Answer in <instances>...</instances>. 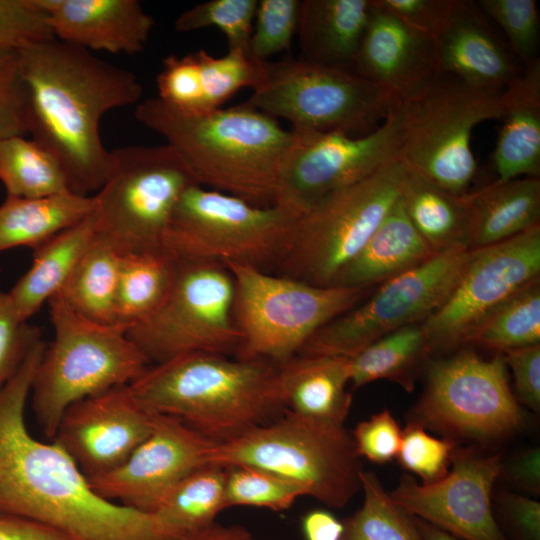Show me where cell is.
Segmentation results:
<instances>
[{
  "label": "cell",
  "instance_id": "cell-1",
  "mask_svg": "<svg viewBox=\"0 0 540 540\" xmlns=\"http://www.w3.org/2000/svg\"><path fill=\"white\" fill-rule=\"evenodd\" d=\"M45 347L38 337L0 390V515L76 540H174L153 513L101 497L58 443L29 433L25 406Z\"/></svg>",
  "mask_w": 540,
  "mask_h": 540
},
{
  "label": "cell",
  "instance_id": "cell-2",
  "mask_svg": "<svg viewBox=\"0 0 540 540\" xmlns=\"http://www.w3.org/2000/svg\"><path fill=\"white\" fill-rule=\"evenodd\" d=\"M19 57L27 133L57 159L70 191L90 196L112 166L100 121L110 110L139 103L142 84L133 72L56 38Z\"/></svg>",
  "mask_w": 540,
  "mask_h": 540
},
{
  "label": "cell",
  "instance_id": "cell-3",
  "mask_svg": "<svg viewBox=\"0 0 540 540\" xmlns=\"http://www.w3.org/2000/svg\"><path fill=\"white\" fill-rule=\"evenodd\" d=\"M135 118L161 135L194 182L256 206L275 204L282 157L291 130L243 105L188 116L157 97L140 101Z\"/></svg>",
  "mask_w": 540,
  "mask_h": 540
},
{
  "label": "cell",
  "instance_id": "cell-4",
  "mask_svg": "<svg viewBox=\"0 0 540 540\" xmlns=\"http://www.w3.org/2000/svg\"><path fill=\"white\" fill-rule=\"evenodd\" d=\"M131 390L155 414L176 417L216 443L284 410L278 364L193 352L150 364Z\"/></svg>",
  "mask_w": 540,
  "mask_h": 540
},
{
  "label": "cell",
  "instance_id": "cell-5",
  "mask_svg": "<svg viewBox=\"0 0 540 540\" xmlns=\"http://www.w3.org/2000/svg\"><path fill=\"white\" fill-rule=\"evenodd\" d=\"M207 464L251 467L300 484L306 496L344 507L361 489L363 470L344 426L301 417L287 409L274 420L215 443Z\"/></svg>",
  "mask_w": 540,
  "mask_h": 540
},
{
  "label": "cell",
  "instance_id": "cell-6",
  "mask_svg": "<svg viewBox=\"0 0 540 540\" xmlns=\"http://www.w3.org/2000/svg\"><path fill=\"white\" fill-rule=\"evenodd\" d=\"M48 303L54 338L46 344L30 396L39 426L53 439L69 406L130 384L150 362L127 337L126 329L86 319L59 294Z\"/></svg>",
  "mask_w": 540,
  "mask_h": 540
},
{
  "label": "cell",
  "instance_id": "cell-7",
  "mask_svg": "<svg viewBox=\"0 0 540 540\" xmlns=\"http://www.w3.org/2000/svg\"><path fill=\"white\" fill-rule=\"evenodd\" d=\"M233 316L241 334L236 358L281 364L323 325L355 307L376 286H317L248 265L228 263Z\"/></svg>",
  "mask_w": 540,
  "mask_h": 540
},
{
  "label": "cell",
  "instance_id": "cell-8",
  "mask_svg": "<svg viewBox=\"0 0 540 540\" xmlns=\"http://www.w3.org/2000/svg\"><path fill=\"white\" fill-rule=\"evenodd\" d=\"M502 92L479 89L455 76L439 74L399 102L400 159L411 172L445 191L469 193L477 169L472 132L483 121L501 119Z\"/></svg>",
  "mask_w": 540,
  "mask_h": 540
},
{
  "label": "cell",
  "instance_id": "cell-9",
  "mask_svg": "<svg viewBox=\"0 0 540 540\" xmlns=\"http://www.w3.org/2000/svg\"><path fill=\"white\" fill-rule=\"evenodd\" d=\"M407 173L399 158L295 218L280 275L332 286L399 199Z\"/></svg>",
  "mask_w": 540,
  "mask_h": 540
},
{
  "label": "cell",
  "instance_id": "cell-10",
  "mask_svg": "<svg viewBox=\"0 0 540 540\" xmlns=\"http://www.w3.org/2000/svg\"><path fill=\"white\" fill-rule=\"evenodd\" d=\"M399 99L353 71L286 58L266 63L265 75L242 104L283 118L293 130L369 133Z\"/></svg>",
  "mask_w": 540,
  "mask_h": 540
},
{
  "label": "cell",
  "instance_id": "cell-11",
  "mask_svg": "<svg viewBox=\"0 0 540 540\" xmlns=\"http://www.w3.org/2000/svg\"><path fill=\"white\" fill-rule=\"evenodd\" d=\"M295 217L193 184L180 196L162 248L176 261L237 263L265 270L283 257Z\"/></svg>",
  "mask_w": 540,
  "mask_h": 540
},
{
  "label": "cell",
  "instance_id": "cell-12",
  "mask_svg": "<svg viewBox=\"0 0 540 540\" xmlns=\"http://www.w3.org/2000/svg\"><path fill=\"white\" fill-rule=\"evenodd\" d=\"M111 153L109 175L93 195L96 234L122 255L162 251L175 206L196 183L167 144L130 145Z\"/></svg>",
  "mask_w": 540,
  "mask_h": 540
},
{
  "label": "cell",
  "instance_id": "cell-13",
  "mask_svg": "<svg viewBox=\"0 0 540 540\" xmlns=\"http://www.w3.org/2000/svg\"><path fill=\"white\" fill-rule=\"evenodd\" d=\"M414 422L454 441L506 439L525 426L502 355L485 359L471 349L431 362Z\"/></svg>",
  "mask_w": 540,
  "mask_h": 540
},
{
  "label": "cell",
  "instance_id": "cell-14",
  "mask_svg": "<svg viewBox=\"0 0 540 540\" xmlns=\"http://www.w3.org/2000/svg\"><path fill=\"white\" fill-rule=\"evenodd\" d=\"M176 262L166 298L150 316L130 327L127 337L150 364L193 352L236 354L241 334L233 316L231 273L217 263Z\"/></svg>",
  "mask_w": 540,
  "mask_h": 540
},
{
  "label": "cell",
  "instance_id": "cell-15",
  "mask_svg": "<svg viewBox=\"0 0 540 540\" xmlns=\"http://www.w3.org/2000/svg\"><path fill=\"white\" fill-rule=\"evenodd\" d=\"M469 252L466 246L440 252L376 286L355 307L319 328L297 355L352 359L378 339L424 323L453 291Z\"/></svg>",
  "mask_w": 540,
  "mask_h": 540
},
{
  "label": "cell",
  "instance_id": "cell-16",
  "mask_svg": "<svg viewBox=\"0 0 540 540\" xmlns=\"http://www.w3.org/2000/svg\"><path fill=\"white\" fill-rule=\"evenodd\" d=\"M291 134L274 205L297 218L328 195L400 158L399 104L377 128L363 135L293 129Z\"/></svg>",
  "mask_w": 540,
  "mask_h": 540
},
{
  "label": "cell",
  "instance_id": "cell-17",
  "mask_svg": "<svg viewBox=\"0 0 540 540\" xmlns=\"http://www.w3.org/2000/svg\"><path fill=\"white\" fill-rule=\"evenodd\" d=\"M540 278V226L470 250L453 291L424 323L430 354L463 348L501 304Z\"/></svg>",
  "mask_w": 540,
  "mask_h": 540
},
{
  "label": "cell",
  "instance_id": "cell-18",
  "mask_svg": "<svg viewBox=\"0 0 540 540\" xmlns=\"http://www.w3.org/2000/svg\"><path fill=\"white\" fill-rule=\"evenodd\" d=\"M501 463L500 453L456 446L452 468L445 477L420 484L406 476L389 495L414 517L459 540H507L492 506Z\"/></svg>",
  "mask_w": 540,
  "mask_h": 540
},
{
  "label": "cell",
  "instance_id": "cell-19",
  "mask_svg": "<svg viewBox=\"0 0 540 540\" xmlns=\"http://www.w3.org/2000/svg\"><path fill=\"white\" fill-rule=\"evenodd\" d=\"M215 443L176 417L156 414L149 435L123 463L87 479L101 497L153 513L185 477L208 465Z\"/></svg>",
  "mask_w": 540,
  "mask_h": 540
},
{
  "label": "cell",
  "instance_id": "cell-20",
  "mask_svg": "<svg viewBox=\"0 0 540 540\" xmlns=\"http://www.w3.org/2000/svg\"><path fill=\"white\" fill-rule=\"evenodd\" d=\"M155 413L129 384L86 397L64 412L53 441L75 461L86 478L123 463L152 430Z\"/></svg>",
  "mask_w": 540,
  "mask_h": 540
},
{
  "label": "cell",
  "instance_id": "cell-21",
  "mask_svg": "<svg viewBox=\"0 0 540 540\" xmlns=\"http://www.w3.org/2000/svg\"><path fill=\"white\" fill-rule=\"evenodd\" d=\"M434 42L439 73L479 89L502 92L523 67L475 1L455 0Z\"/></svg>",
  "mask_w": 540,
  "mask_h": 540
},
{
  "label": "cell",
  "instance_id": "cell-22",
  "mask_svg": "<svg viewBox=\"0 0 540 540\" xmlns=\"http://www.w3.org/2000/svg\"><path fill=\"white\" fill-rule=\"evenodd\" d=\"M350 70L391 91L399 101L427 86L440 73L434 40L373 5Z\"/></svg>",
  "mask_w": 540,
  "mask_h": 540
},
{
  "label": "cell",
  "instance_id": "cell-23",
  "mask_svg": "<svg viewBox=\"0 0 540 540\" xmlns=\"http://www.w3.org/2000/svg\"><path fill=\"white\" fill-rule=\"evenodd\" d=\"M56 39L91 52H142L154 18L137 0H39Z\"/></svg>",
  "mask_w": 540,
  "mask_h": 540
},
{
  "label": "cell",
  "instance_id": "cell-24",
  "mask_svg": "<svg viewBox=\"0 0 540 540\" xmlns=\"http://www.w3.org/2000/svg\"><path fill=\"white\" fill-rule=\"evenodd\" d=\"M504 123L492 156L502 183L540 176V61L523 66L502 92Z\"/></svg>",
  "mask_w": 540,
  "mask_h": 540
},
{
  "label": "cell",
  "instance_id": "cell-25",
  "mask_svg": "<svg viewBox=\"0 0 540 540\" xmlns=\"http://www.w3.org/2000/svg\"><path fill=\"white\" fill-rule=\"evenodd\" d=\"M351 360L296 355L278 364V384L285 409L307 419L344 426L352 405Z\"/></svg>",
  "mask_w": 540,
  "mask_h": 540
},
{
  "label": "cell",
  "instance_id": "cell-26",
  "mask_svg": "<svg viewBox=\"0 0 540 540\" xmlns=\"http://www.w3.org/2000/svg\"><path fill=\"white\" fill-rule=\"evenodd\" d=\"M372 9L371 0L300 1L297 34L302 58L350 70Z\"/></svg>",
  "mask_w": 540,
  "mask_h": 540
},
{
  "label": "cell",
  "instance_id": "cell-27",
  "mask_svg": "<svg viewBox=\"0 0 540 540\" xmlns=\"http://www.w3.org/2000/svg\"><path fill=\"white\" fill-rule=\"evenodd\" d=\"M436 254L411 223L399 197L332 286H378L421 265Z\"/></svg>",
  "mask_w": 540,
  "mask_h": 540
},
{
  "label": "cell",
  "instance_id": "cell-28",
  "mask_svg": "<svg viewBox=\"0 0 540 540\" xmlns=\"http://www.w3.org/2000/svg\"><path fill=\"white\" fill-rule=\"evenodd\" d=\"M95 234L91 213L34 248L30 268L8 292L21 319L27 321L63 289Z\"/></svg>",
  "mask_w": 540,
  "mask_h": 540
},
{
  "label": "cell",
  "instance_id": "cell-29",
  "mask_svg": "<svg viewBox=\"0 0 540 540\" xmlns=\"http://www.w3.org/2000/svg\"><path fill=\"white\" fill-rule=\"evenodd\" d=\"M471 195L469 250L504 241L540 226L539 177L491 182Z\"/></svg>",
  "mask_w": 540,
  "mask_h": 540
},
{
  "label": "cell",
  "instance_id": "cell-30",
  "mask_svg": "<svg viewBox=\"0 0 540 540\" xmlns=\"http://www.w3.org/2000/svg\"><path fill=\"white\" fill-rule=\"evenodd\" d=\"M93 207V196L72 191L39 198L7 195L0 205V252L34 249L85 219Z\"/></svg>",
  "mask_w": 540,
  "mask_h": 540
},
{
  "label": "cell",
  "instance_id": "cell-31",
  "mask_svg": "<svg viewBox=\"0 0 540 540\" xmlns=\"http://www.w3.org/2000/svg\"><path fill=\"white\" fill-rule=\"evenodd\" d=\"M400 199L411 223L433 251L467 247L472 219L471 192L452 194L408 169Z\"/></svg>",
  "mask_w": 540,
  "mask_h": 540
},
{
  "label": "cell",
  "instance_id": "cell-32",
  "mask_svg": "<svg viewBox=\"0 0 540 540\" xmlns=\"http://www.w3.org/2000/svg\"><path fill=\"white\" fill-rule=\"evenodd\" d=\"M121 258L122 254L109 241L95 234L58 294L86 319L104 325L114 324Z\"/></svg>",
  "mask_w": 540,
  "mask_h": 540
},
{
  "label": "cell",
  "instance_id": "cell-33",
  "mask_svg": "<svg viewBox=\"0 0 540 540\" xmlns=\"http://www.w3.org/2000/svg\"><path fill=\"white\" fill-rule=\"evenodd\" d=\"M431 356L422 323L400 328L369 345L351 360L353 389L387 379L412 392L425 361Z\"/></svg>",
  "mask_w": 540,
  "mask_h": 540
},
{
  "label": "cell",
  "instance_id": "cell-34",
  "mask_svg": "<svg viewBox=\"0 0 540 540\" xmlns=\"http://www.w3.org/2000/svg\"><path fill=\"white\" fill-rule=\"evenodd\" d=\"M176 264L163 250L122 255L114 324L127 331L150 316L166 298Z\"/></svg>",
  "mask_w": 540,
  "mask_h": 540
},
{
  "label": "cell",
  "instance_id": "cell-35",
  "mask_svg": "<svg viewBox=\"0 0 540 540\" xmlns=\"http://www.w3.org/2000/svg\"><path fill=\"white\" fill-rule=\"evenodd\" d=\"M227 469L205 465L185 477L153 512L174 540L216 521L226 509Z\"/></svg>",
  "mask_w": 540,
  "mask_h": 540
},
{
  "label": "cell",
  "instance_id": "cell-36",
  "mask_svg": "<svg viewBox=\"0 0 540 540\" xmlns=\"http://www.w3.org/2000/svg\"><path fill=\"white\" fill-rule=\"evenodd\" d=\"M0 181L7 195L39 198L70 191L57 159L33 139L0 138Z\"/></svg>",
  "mask_w": 540,
  "mask_h": 540
},
{
  "label": "cell",
  "instance_id": "cell-37",
  "mask_svg": "<svg viewBox=\"0 0 540 540\" xmlns=\"http://www.w3.org/2000/svg\"><path fill=\"white\" fill-rule=\"evenodd\" d=\"M472 344L494 355L540 344V278L495 309L472 334Z\"/></svg>",
  "mask_w": 540,
  "mask_h": 540
},
{
  "label": "cell",
  "instance_id": "cell-38",
  "mask_svg": "<svg viewBox=\"0 0 540 540\" xmlns=\"http://www.w3.org/2000/svg\"><path fill=\"white\" fill-rule=\"evenodd\" d=\"M362 506L343 519V540H425L413 515L395 503L373 471L360 473Z\"/></svg>",
  "mask_w": 540,
  "mask_h": 540
},
{
  "label": "cell",
  "instance_id": "cell-39",
  "mask_svg": "<svg viewBox=\"0 0 540 540\" xmlns=\"http://www.w3.org/2000/svg\"><path fill=\"white\" fill-rule=\"evenodd\" d=\"M196 56L205 98L212 111L221 108L240 89L256 88L265 75L267 61H256L243 49H228L221 57L198 50Z\"/></svg>",
  "mask_w": 540,
  "mask_h": 540
},
{
  "label": "cell",
  "instance_id": "cell-40",
  "mask_svg": "<svg viewBox=\"0 0 540 540\" xmlns=\"http://www.w3.org/2000/svg\"><path fill=\"white\" fill-rule=\"evenodd\" d=\"M226 469V508L250 506L280 512L289 509L299 497L306 496L300 484L273 473L251 467Z\"/></svg>",
  "mask_w": 540,
  "mask_h": 540
},
{
  "label": "cell",
  "instance_id": "cell-41",
  "mask_svg": "<svg viewBox=\"0 0 540 540\" xmlns=\"http://www.w3.org/2000/svg\"><path fill=\"white\" fill-rule=\"evenodd\" d=\"M257 0H210L182 12L175 20L179 32L207 27L219 29L227 39L228 49L248 52Z\"/></svg>",
  "mask_w": 540,
  "mask_h": 540
},
{
  "label": "cell",
  "instance_id": "cell-42",
  "mask_svg": "<svg viewBox=\"0 0 540 540\" xmlns=\"http://www.w3.org/2000/svg\"><path fill=\"white\" fill-rule=\"evenodd\" d=\"M478 6L504 33L521 66L539 60L540 19L534 0H480Z\"/></svg>",
  "mask_w": 540,
  "mask_h": 540
},
{
  "label": "cell",
  "instance_id": "cell-43",
  "mask_svg": "<svg viewBox=\"0 0 540 540\" xmlns=\"http://www.w3.org/2000/svg\"><path fill=\"white\" fill-rule=\"evenodd\" d=\"M156 82L157 98L174 111L188 116L212 112L205 98L196 52L164 58Z\"/></svg>",
  "mask_w": 540,
  "mask_h": 540
},
{
  "label": "cell",
  "instance_id": "cell-44",
  "mask_svg": "<svg viewBox=\"0 0 540 540\" xmlns=\"http://www.w3.org/2000/svg\"><path fill=\"white\" fill-rule=\"evenodd\" d=\"M299 0H260L254 17L248 54L256 61L288 50L297 33Z\"/></svg>",
  "mask_w": 540,
  "mask_h": 540
},
{
  "label": "cell",
  "instance_id": "cell-45",
  "mask_svg": "<svg viewBox=\"0 0 540 540\" xmlns=\"http://www.w3.org/2000/svg\"><path fill=\"white\" fill-rule=\"evenodd\" d=\"M455 448V441L431 436L423 426L411 421L402 431L396 458L403 468L418 475L423 484H430L448 474Z\"/></svg>",
  "mask_w": 540,
  "mask_h": 540
},
{
  "label": "cell",
  "instance_id": "cell-46",
  "mask_svg": "<svg viewBox=\"0 0 540 540\" xmlns=\"http://www.w3.org/2000/svg\"><path fill=\"white\" fill-rule=\"evenodd\" d=\"M55 38L39 0H0V55Z\"/></svg>",
  "mask_w": 540,
  "mask_h": 540
},
{
  "label": "cell",
  "instance_id": "cell-47",
  "mask_svg": "<svg viewBox=\"0 0 540 540\" xmlns=\"http://www.w3.org/2000/svg\"><path fill=\"white\" fill-rule=\"evenodd\" d=\"M39 336V329L18 315L8 292L0 291V390Z\"/></svg>",
  "mask_w": 540,
  "mask_h": 540
},
{
  "label": "cell",
  "instance_id": "cell-48",
  "mask_svg": "<svg viewBox=\"0 0 540 540\" xmlns=\"http://www.w3.org/2000/svg\"><path fill=\"white\" fill-rule=\"evenodd\" d=\"M495 521L507 540H540V503L509 489L492 495Z\"/></svg>",
  "mask_w": 540,
  "mask_h": 540
},
{
  "label": "cell",
  "instance_id": "cell-49",
  "mask_svg": "<svg viewBox=\"0 0 540 540\" xmlns=\"http://www.w3.org/2000/svg\"><path fill=\"white\" fill-rule=\"evenodd\" d=\"M351 434L358 455L374 464H386L398 455L402 430L388 410L359 422Z\"/></svg>",
  "mask_w": 540,
  "mask_h": 540
},
{
  "label": "cell",
  "instance_id": "cell-50",
  "mask_svg": "<svg viewBox=\"0 0 540 540\" xmlns=\"http://www.w3.org/2000/svg\"><path fill=\"white\" fill-rule=\"evenodd\" d=\"M26 134V102L19 53L0 55V138Z\"/></svg>",
  "mask_w": 540,
  "mask_h": 540
},
{
  "label": "cell",
  "instance_id": "cell-51",
  "mask_svg": "<svg viewBox=\"0 0 540 540\" xmlns=\"http://www.w3.org/2000/svg\"><path fill=\"white\" fill-rule=\"evenodd\" d=\"M455 0H372L408 27L433 40L444 27Z\"/></svg>",
  "mask_w": 540,
  "mask_h": 540
},
{
  "label": "cell",
  "instance_id": "cell-52",
  "mask_svg": "<svg viewBox=\"0 0 540 540\" xmlns=\"http://www.w3.org/2000/svg\"><path fill=\"white\" fill-rule=\"evenodd\" d=\"M502 356L512 370L517 401L539 413L540 344L513 349Z\"/></svg>",
  "mask_w": 540,
  "mask_h": 540
},
{
  "label": "cell",
  "instance_id": "cell-53",
  "mask_svg": "<svg viewBox=\"0 0 540 540\" xmlns=\"http://www.w3.org/2000/svg\"><path fill=\"white\" fill-rule=\"evenodd\" d=\"M498 480L517 491L540 495V448L524 449L502 461Z\"/></svg>",
  "mask_w": 540,
  "mask_h": 540
},
{
  "label": "cell",
  "instance_id": "cell-54",
  "mask_svg": "<svg viewBox=\"0 0 540 540\" xmlns=\"http://www.w3.org/2000/svg\"><path fill=\"white\" fill-rule=\"evenodd\" d=\"M0 540H76L49 526L0 515Z\"/></svg>",
  "mask_w": 540,
  "mask_h": 540
},
{
  "label": "cell",
  "instance_id": "cell-55",
  "mask_svg": "<svg viewBox=\"0 0 540 540\" xmlns=\"http://www.w3.org/2000/svg\"><path fill=\"white\" fill-rule=\"evenodd\" d=\"M300 530L303 540H343L344 524L328 510L312 509L302 515Z\"/></svg>",
  "mask_w": 540,
  "mask_h": 540
},
{
  "label": "cell",
  "instance_id": "cell-56",
  "mask_svg": "<svg viewBox=\"0 0 540 540\" xmlns=\"http://www.w3.org/2000/svg\"><path fill=\"white\" fill-rule=\"evenodd\" d=\"M179 540H261L247 528L238 524L224 525L218 522L189 533Z\"/></svg>",
  "mask_w": 540,
  "mask_h": 540
},
{
  "label": "cell",
  "instance_id": "cell-57",
  "mask_svg": "<svg viewBox=\"0 0 540 540\" xmlns=\"http://www.w3.org/2000/svg\"><path fill=\"white\" fill-rule=\"evenodd\" d=\"M415 518L416 525L425 540H459L456 537L448 534L440 528L422 520Z\"/></svg>",
  "mask_w": 540,
  "mask_h": 540
}]
</instances>
